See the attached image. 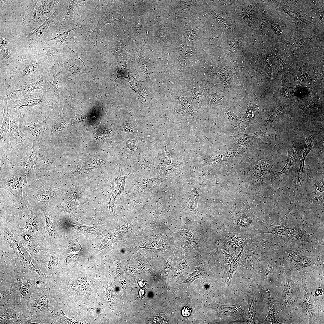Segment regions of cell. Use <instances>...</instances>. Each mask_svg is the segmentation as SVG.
<instances>
[{"label":"cell","mask_w":324,"mask_h":324,"mask_svg":"<svg viewBox=\"0 0 324 324\" xmlns=\"http://www.w3.org/2000/svg\"><path fill=\"white\" fill-rule=\"evenodd\" d=\"M26 173L17 172L2 179L0 181V188L9 191L15 197L18 204L24 205L22 194V188L27 182Z\"/></svg>","instance_id":"2"},{"label":"cell","mask_w":324,"mask_h":324,"mask_svg":"<svg viewBox=\"0 0 324 324\" xmlns=\"http://www.w3.org/2000/svg\"><path fill=\"white\" fill-rule=\"evenodd\" d=\"M138 282L139 286L141 287H143L145 286V283L144 282L140 280H138Z\"/></svg>","instance_id":"13"},{"label":"cell","mask_w":324,"mask_h":324,"mask_svg":"<svg viewBox=\"0 0 324 324\" xmlns=\"http://www.w3.org/2000/svg\"><path fill=\"white\" fill-rule=\"evenodd\" d=\"M82 1H73L69 2L68 9L67 15L72 16L74 10L82 4Z\"/></svg>","instance_id":"8"},{"label":"cell","mask_w":324,"mask_h":324,"mask_svg":"<svg viewBox=\"0 0 324 324\" xmlns=\"http://www.w3.org/2000/svg\"><path fill=\"white\" fill-rule=\"evenodd\" d=\"M69 32H64V33L60 34L57 37L52 39L56 40L59 42H63L66 39L68 36V33Z\"/></svg>","instance_id":"9"},{"label":"cell","mask_w":324,"mask_h":324,"mask_svg":"<svg viewBox=\"0 0 324 324\" xmlns=\"http://www.w3.org/2000/svg\"><path fill=\"white\" fill-rule=\"evenodd\" d=\"M26 194L27 200L34 202H38L45 205L56 196V191L42 178L30 184Z\"/></svg>","instance_id":"1"},{"label":"cell","mask_w":324,"mask_h":324,"mask_svg":"<svg viewBox=\"0 0 324 324\" xmlns=\"http://www.w3.org/2000/svg\"><path fill=\"white\" fill-rule=\"evenodd\" d=\"M33 143L32 153L26 157L22 161V165L25 171L28 183L31 184L41 178L42 166L39 159L37 152L36 144Z\"/></svg>","instance_id":"3"},{"label":"cell","mask_w":324,"mask_h":324,"mask_svg":"<svg viewBox=\"0 0 324 324\" xmlns=\"http://www.w3.org/2000/svg\"><path fill=\"white\" fill-rule=\"evenodd\" d=\"M44 86V80L41 79L34 83L23 86L17 91L23 94H29L33 90L42 89Z\"/></svg>","instance_id":"6"},{"label":"cell","mask_w":324,"mask_h":324,"mask_svg":"<svg viewBox=\"0 0 324 324\" xmlns=\"http://www.w3.org/2000/svg\"><path fill=\"white\" fill-rule=\"evenodd\" d=\"M1 126L2 129L4 131H7L8 130L9 122L7 100H6L4 113L1 118Z\"/></svg>","instance_id":"7"},{"label":"cell","mask_w":324,"mask_h":324,"mask_svg":"<svg viewBox=\"0 0 324 324\" xmlns=\"http://www.w3.org/2000/svg\"><path fill=\"white\" fill-rule=\"evenodd\" d=\"M34 67L32 64H30L26 67L23 70L22 74L23 76H27L30 74H32L33 69Z\"/></svg>","instance_id":"10"},{"label":"cell","mask_w":324,"mask_h":324,"mask_svg":"<svg viewBox=\"0 0 324 324\" xmlns=\"http://www.w3.org/2000/svg\"><path fill=\"white\" fill-rule=\"evenodd\" d=\"M42 101L41 98L33 94L27 98L18 100V103L14 108L19 109L23 106H32L40 104Z\"/></svg>","instance_id":"5"},{"label":"cell","mask_w":324,"mask_h":324,"mask_svg":"<svg viewBox=\"0 0 324 324\" xmlns=\"http://www.w3.org/2000/svg\"><path fill=\"white\" fill-rule=\"evenodd\" d=\"M144 293V290L142 289L140 290L139 292V294L140 296H142Z\"/></svg>","instance_id":"14"},{"label":"cell","mask_w":324,"mask_h":324,"mask_svg":"<svg viewBox=\"0 0 324 324\" xmlns=\"http://www.w3.org/2000/svg\"><path fill=\"white\" fill-rule=\"evenodd\" d=\"M164 316H162L160 315H158L156 318V321H158V322H165L166 319L165 317L164 318Z\"/></svg>","instance_id":"12"},{"label":"cell","mask_w":324,"mask_h":324,"mask_svg":"<svg viewBox=\"0 0 324 324\" xmlns=\"http://www.w3.org/2000/svg\"><path fill=\"white\" fill-rule=\"evenodd\" d=\"M191 313L190 309L188 307H184L182 310L183 316L185 317L189 316Z\"/></svg>","instance_id":"11"},{"label":"cell","mask_w":324,"mask_h":324,"mask_svg":"<svg viewBox=\"0 0 324 324\" xmlns=\"http://www.w3.org/2000/svg\"><path fill=\"white\" fill-rule=\"evenodd\" d=\"M45 121L38 124H26L28 130L33 136L36 142L40 143L41 142L44 130V123Z\"/></svg>","instance_id":"4"}]
</instances>
